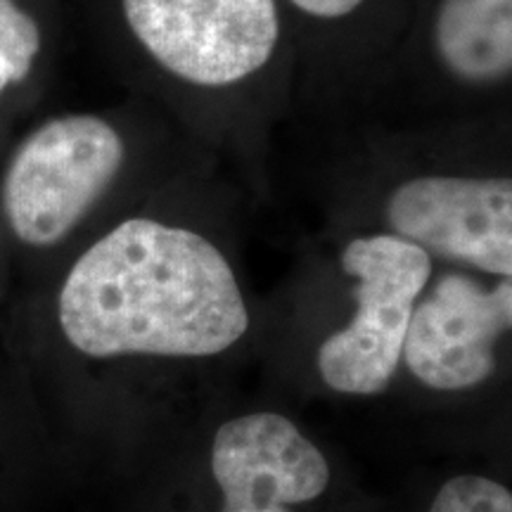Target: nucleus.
<instances>
[{"label":"nucleus","instance_id":"1","mask_svg":"<svg viewBox=\"0 0 512 512\" xmlns=\"http://www.w3.org/2000/svg\"><path fill=\"white\" fill-rule=\"evenodd\" d=\"M124 69L211 152H264L297 93L280 0H105Z\"/></svg>","mask_w":512,"mask_h":512},{"label":"nucleus","instance_id":"2","mask_svg":"<svg viewBox=\"0 0 512 512\" xmlns=\"http://www.w3.org/2000/svg\"><path fill=\"white\" fill-rule=\"evenodd\" d=\"M64 337L83 354L216 356L249 330L238 275L200 230L131 216L69 268L57 302Z\"/></svg>","mask_w":512,"mask_h":512},{"label":"nucleus","instance_id":"3","mask_svg":"<svg viewBox=\"0 0 512 512\" xmlns=\"http://www.w3.org/2000/svg\"><path fill=\"white\" fill-rule=\"evenodd\" d=\"M140 112L55 114L12 147L0 200L12 233L24 245L62 242L145 152L169 147V126Z\"/></svg>","mask_w":512,"mask_h":512},{"label":"nucleus","instance_id":"4","mask_svg":"<svg viewBox=\"0 0 512 512\" xmlns=\"http://www.w3.org/2000/svg\"><path fill=\"white\" fill-rule=\"evenodd\" d=\"M339 264L354 280L356 311L320 344V377L342 394H382L401 363L413 306L434 275L432 256L396 235L370 233L349 240Z\"/></svg>","mask_w":512,"mask_h":512},{"label":"nucleus","instance_id":"5","mask_svg":"<svg viewBox=\"0 0 512 512\" xmlns=\"http://www.w3.org/2000/svg\"><path fill=\"white\" fill-rule=\"evenodd\" d=\"M387 233L491 278L512 275V178L508 171L422 169L384 197Z\"/></svg>","mask_w":512,"mask_h":512},{"label":"nucleus","instance_id":"6","mask_svg":"<svg viewBox=\"0 0 512 512\" xmlns=\"http://www.w3.org/2000/svg\"><path fill=\"white\" fill-rule=\"evenodd\" d=\"M512 325V283H484L470 271H446L413 306L401 361L437 392H463L496 368V344Z\"/></svg>","mask_w":512,"mask_h":512},{"label":"nucleus","instance_id":"7","mask_svg":"<svg viewBox=\"0 0 512 512\" xmlns=\"http://www.w3.org/2000/svg\"><path fill=\"white\" fill-rule=\"evenodd\" d=\"M211 472L223 491L219 512H290L328 489L323 453L278 413H252L219 427Z\"/></svg>","mask_w":512,"mask_h":512},{"label":"nucleus","instance_id":"8","mask_svg":"<svg viewBox=\"0 0 512 512\" xmlns=\"http://www.w3.org/2000/svg\"><path fill=\"white\" fill-rule=\"evenodd\" d=\"M408 48L444 98L482 105L512 81V0H418Z\"/></svg>","mask_w":512,"mask_h":512},{"label":"nucleus","instance_id":"9","mask_svg":"<svg viewBox=\"0 0 512 512\" xmlns=\"http://www.w3.org/2000/svg\"><path fill=\"white\" fill-rule=\"evenodd\" d=\"M418 0H280L297 48V72L320 79L373 81L389 72L411 29Z\"/></svg>","mask_w":512,"mask_h":512},{"label":"nucleus","instance_id":"10","mask_svg":"<svg viewBox=\"0 0 512 512\" xmlns=\"http://www.w3.org/2000/svg\"><path fill=\"white\" fill-rule=\"evenodd\" d=\"M46 46V22L29 0H0V98L36 74Z\"/></svg>","mask_w":512,"mask_h":512},{"label":"nucleus","instance_id":"11","mask_svg":"<svg viewBox=\"0 0 512 512\" xmlns=\"http://www.w3.org/2000/svg\"><path fill=\"white\" fill-rule=\"evenodd\" d=\"M430 512H512V494L482 475H458L441 486Z\"/></svg>","mask_w":512,"mask_h":512}]
</instances>
